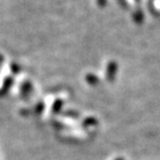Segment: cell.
Here are the masks:
<instances>
[{"mask_svg":"<svg viewBox=\"0 0 160 160\" xmlns=\"http://www.w3.org/2000/svg\"><path fill=\"white\" fill-rule=\"evenodd\" d=\"M117 71H118V65H117L116 62H111L108 63L106 76H107V79L109 80V81H113L114 77H116Z\"/></svg>","mask_w":160,"mask_h":160,"instance_id":"6da1fadb","label":"cell"},{"mask_svg":"<svg viewBox=\"0 0 160 160\" xmlns=\"http://www.w3.org/2000/svg\"><path fill=\"white\" fill-rule=\"evenodd\" d=\"M88 81L92 84H95V83L98 82V78L94 75H88Z\"/></svg>","mask_w":160,"mask_h":160,"instance_id":"7a4b0ae2","label":"cell"},{"mask_svg":"<svg viewBox=\"0 0 160 160\" xmlns=\"http://www.w3.org/2000/svg\"><path fill=\"white\" fill-rule=\"evenodd\" d=\"M105 3H106V0H98V4L100 6H104Z\"/></svg>","mask_w":160,"mask_h":160,"instance_id":"3957f363","label":"cell"},{"mask_svg":"<svg viewBox=\"0 0 160 160\" xmlns=\"http://www.w3.org/2000/svg\"><path fill=\"white\" fill-rule=\"evenodd\" d=\"M116 160H123V158H118V159H116Z\"/></svg>","mask_w":160,"mask_h":160,"instance_id":"277c9868","label":"cell"}]
</instances>
